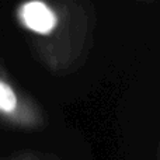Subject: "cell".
I'll return each instance as SVG.
<instances>
[{
	"mask_svg": "<svg viewBox=\"0 0 160 160\" xmlns=\"http://www.w3.org/2000/svg\"><path fill=\"white\" fill-rule=\"evenodd\" d=\"M0 121L22 131L42 129L45 115L42 108L21 91L0 66Z\"/></svg>",
	"mask_w": 160,
	"mask_h": 160,
	"instance_id": "1",
	"label": "cell"
},
{
	"mask_svg": "<svg viewBox=\"0 0 160 160\" xmlns=\"http://www.w3.org/2000/svg\"><path fill=\"white\" fill-rule=\"evenodd\" d=\"M18 20L30 32L49 38L61 24L59 14L45 0H28L18 8Z\"/></svg>",
	"mask_w": 160,
	"mask_h": 160,
	"instance_id": "2",
	"label": "cell"
},
{
	"mask_svg": "<svg viewBox=\"0 0 160 160\" xmlns=\"http://www.w3.org/2000/svg\"><path fill=\"white\" fill-rule=\"evenodd\" d=\"M4 160H58L53 156H45L41 155V153H37V152H22L18 153V155H14L8 159Z\"/></svg>",
	"mask_w": 160,
	"mask_h": 160,
	"instance_id": "3",
	"label": "cell"
}]
</instances>
